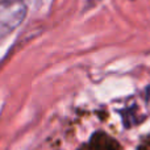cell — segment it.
<instances>
[{"label": "cell", "mask_w": 150, "mask_h": 150, "mask_svg": "<svg viewBox=\"0 0 150 150\" xmlns=\"http://www.w3.org/2000/svg\"><path fill=\"white\" fill-rule=\"evenodd\" d=\"M28 7L24 0H1L0 1V23L11 30H15L25 20Z\"/></svg>", "instance_id": "obj_1"}, {"label": "cell", "mask_w": 150, "mask_h": 150, "mask_svg": "<svg viewBox=\"0 0 150 150\" xmlns=\"http://www.w3.org/2000/svg\"><path fill=\"white\" fill-rule=\"evenodd\" d=\"M148 99H149V100H150V87L148 88Z\"/></svg>", "instance_id": "obj_2"}]
</instances>
